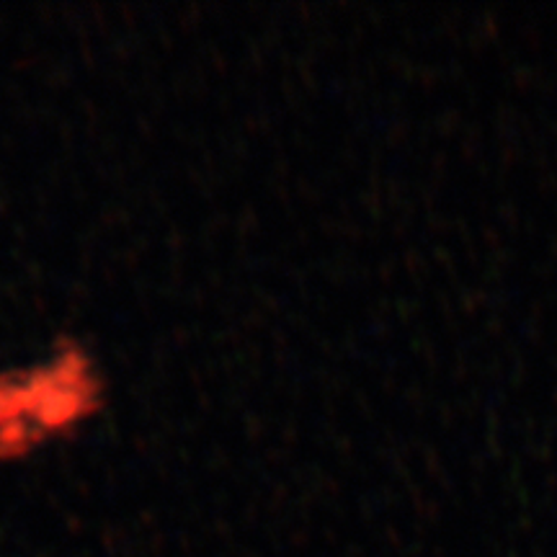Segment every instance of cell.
<instances>
[{
    "label": "cell",
    "instance_id": "1",
    "mask_svg": "<svg viewBox=\"0 0 557 557\" xmlns=\"http://www.w3.org/2000/svg\"><path fill=\"white\" fill-rule=\"evenodd\" d=\"M109 372L94 346L58 336L0 367V468L26 465L86 434L109 408Z\"/></svg>",
    "mask_w": 557,
    "mask_h": 557
}]
</instances>
